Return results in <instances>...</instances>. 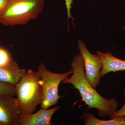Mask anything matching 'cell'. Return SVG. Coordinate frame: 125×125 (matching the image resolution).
<instances>
[{
    "mask_svg": "<svg viewBox=\"0 0 125 125\" xmlns=\"http://www.w3.org/2000/svg\"><path fill=\"white\" fill-rule=\"evenodd\" d=\"M71 66L73 71L72 75L62 81V83L71 84L78 90L89 108L97 109L99 116L110 117L117 110L118 101L114 98H105L90 84L85 76L84 63L80 53L73 57Z\"/></svg>",
    "mask_w": 125,
    "mask_h": 125,
    "instance_id": "obj_1",
    "label": "cell"
},
{
    "mask_svg": "<svg viewBox=\"0 0 125 125\" xmlns=\"http://www.w3.org/2000/svg\"><path fill=\"white\" fill-rule=\"evenodd\" d=\"M40 79L38 71L29 70L15 85L20 118L34 113L41 104L42 93V87L39 83Z\"/></svg>",
    "mask_w": 125,
    "mask_h": 125,
    "instance_id": "obj_2",
    "label": "cell"
},
{
    "mask_svg": "<svg viewBox=\"0 0 125 125\" xmlns=\"http://www.w3.org/2000/svg\"><path fill=\"white\" fill-rule=\"evenodd\" d=\"M45 0H7L0 11V23L5 26L24 25L42 13Z\"/></svg>",
    "mask_w": 125,
    "mask_h": 125,
    "instance_id": "obj_3",
    "label": "cell"
},
{
    "mask_svg": "<svg viewBox=\"0 0 125 125\" xmlns=\"http://www.w3.org/2000/svg\"><path fill=\"white\" fill-rule=\"evenodd\" d=\"M38 71L40 79L39 81L42 88L41 108L48 109L58 103L61 98L58 94V87L62 81L71 75L72 69L64 73H56L48 70L43 62L38 66Z\"/></svg>",
    "mask_w": 125,
    "mask_h": 125,
    "instance_id": "obj_4",
    "label": "cell"
},
{
    "mask_svg": "<svg viewBox=\"0 0 125 125\" xmlns=\"http://www.w3.org/2000/svg\"><path fill=\"white\" fill-rule=\"evenodd\" d=\"M78 46L84 63L86 79L93 88L96 90L101 82V71L103 67L101 58L98 54H92L85 43L80 39L78 41Z\"/></svg>",
    "mask_w": 125,
    "mask_h": 125,
    "instance_id": "obj_5",
    "label": "cell"
},
{
    "mask_svg": "<svg viewBox=\"0 0 125 125\" xmlns=\"http://www.w3.org/2000/svg\"><path fill=\"white\" fill-rule=\"evenodd\" d=\"M20 118L16 98L0 95V125H19Z\"/></svg>",
    "mask_w": 125,
    "mask_h": 125,
    "instance_id": "obj_6",
    "label": "cell"
},
{
    "mask_svg": "<svg viewBox=\"0 0 125 125\" xmlns=\"http://www.w3.org/2000/svg\"><path fill=\"white\" fill-rule=\"evenodd\" d=\"M60 106L51 108H41L38 111L21 118L19 125H51L52 117Z\"/></svg>",
    "mask_w": 125,
    "mask_h": 125,
    "instance_id": "obj_7",
    "label": "cell"
},
{
    "mask_svg": "<svg viewBox=\"0 0 125 125\" xmlns=\"http://www.w3.org/2000/svg\"><path fill=\"white\" fill-rule=\"evenodd\" d=\"M100 57L103 63L101 71V76L103 78L108 73L125 71V60L116 58L110 52H103L100 51H96Z\"/></svg>",
    "mask_w": 125,
    "mask_h": 125,
    "instance_id": "obj_8",
    "label": "cell"
},
{
    "mask_svg": "<svg viewBox=\"0 0 125 125\" xmlns=\"http://www.w3.org/2000/svg\"><path fill=\"white\" fill-rule=\"evenodd\" d=\"M26 71L21 68L14 61L7 66L0 67V81L15 85Z\"/></svg>",
    "mask_w": 125,
    "mask_h": 125,
    "instance_id": "obj_9",
    "label": "cell"
},
{
    "mask_svg": "<svg viewBox=\"0 0 125 125\" xmlns=\"http://www.w3.org/2000/svg\"><path fill=\"white\" fill-rule=\"evenodd\" d=\"M83 118L85 125H125V116L105 120L96 118L90 113H86L83 115Z\"/></svg>",
    "mask_w": 125,
    "mask_h": 125,
    "instance_id": "obj_10",
    "label": "cell"
},
{
    "mask_svg": "<svg viewBox=\"0 0 125 125\" xmlns=\"http://www.w3.org/2000/svg\"><path fill=\"white\" fill-rule=\"evenodd\" d=\"M14 60L9 52L5 48L0 47V67L7 66Z\"/></svg>",
    "mask_w": 125,
    "mask_h": 125,
    "instance_id": "obj_11",
    "label": "cell"
},
{
    "mask_svg": "<svg viewBox=\"0 0 125 125\" xmlns=\"http://www.w3.org/2000/svg\"><path fill=\"white\" fill-rule=\"evenodd\" d=\"M0 95L14 97L16 96L15 85L0 81Z\"/></svg>",
    "mask_w": 125,
    "mask_h": 125,
    "instance_id": "obj_12",
    "label": "cell"
},
{
    "mask_svg": "<svg viewBox=\"0 0 125 125\" xmlns=\"http://www.w3.org/2000/svg\"><path fill=\"white\" fill-rule=\"evenodd\" d=\"M123 92L125 97V88L124 89ZM120 116H125V103L120 109L117 110L116 111L112 114V115L110 117V118H112Z\"/></svg>",
    "mask_w": 125,
    "mask_h": 125,
    "instance_id": "obj_13",
    "label": "cell"
},
{
    "mask_svg": "<svg viewBox=\"0 0 125 125\" xmlns=\"http://www.w3.org/2000/svg\"><path fill=\"white\" fill-rule=\"evenodd\" d=\"M65 1L67 9V19L69 20L70 18H71L73 20V18L71 13V9L72 8V4H73V0H65Z\"/></svg>",
    "mask_w": 125,
    "mask_h": 125,
    "instance_id": "obj_14",
    "label": "cell"
},
{
    "mask_svg": "<svg viewBox=\"0 0 125 125\" xmlns=\"http://www.w3.org/2000/svg\"><path fill=\"white\" fill-rule=\"evenodd\" d=\"M7 1V0H0V11L4 6Z\"/></svg>",
    "mask_w": 125,
    "mask_h": 125,
    "instance_id": "obj_15",
    "label": "cell"
},
{
    "mask_svg": "<svg viewBox=\"0 0 125 125\" xmlns=\"http://www.w3.org/2000/svg\"><path fill=\"white\" fill-rule=\"evenodd\" d=\"M0 44H1V42H0Z\"/></svg>",
    "mask_w": 125,
    "mask_h": 125,
    "instance_id": "obj_16",
    "label": "cell"
},
{
    "mask_svg": "<svg viewBox=\"0 0 125 125\" xmlns=\"http://www.w3.org/2000/svg\"></svg>",
    "mask_w": 125,
    "mask_h": 125,
    "instance_id": "obj_17",
    "label": "cell"
}]
</instances>
